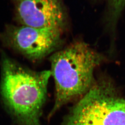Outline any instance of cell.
Instances as JSON below:
<instances>
[{
	"label": "cell",
	"instance_id": "obj_2",
	"mask_svg": "<svg viewBox=\"0 0 125 125\" xmlns=\"http://www.w3.org/2000/svg\"><path fill=\"white\" fill-rule=\"evenodd\" d=\"M104 58L83 41L73 42L51 56V72L55 81L56 96L50 116L89 90L93 84L94 69Z\"/></svg>",
	"mask_w": 125,
	"mask_h": 125
},
{
	"label": "cell",
	"instance_id": "obj_5",
	"mask_svg": "<svg viewBox=\"0 0 125 125\" xmlns=\"http://www.w3.org/2000/svg\"><path fill=\"white\" fill-rule=\"evenodd\" d=\"M16 20L21 25L62 31L66 14L62 0H14Z\"/></svg>",
	"mask_w": 125,
	"mask_h": 125
},
{
	"label": "cell",
	"instance_id": "obj_3",
	"mask_svg": "<svg viewBox=\"0 0 125 125\" xmlns=\"http://www.w3.org/2000/svg\"><path fill=\"white\" fill-rule=\"evenodd\" d=\"M67 118L93 125H125V100L112 85L99 83L83 95Z\"/></svg>",
	"mask_w": 125,
	"mask_h": 125
},
{
	"label": "cell",
	"instance_id": "obj_6",
	"mask_svg": "<svg viewBox=\"0 0 125 125\" xmlns=\"http://www.w3.org/2000/svg\"><path fill=\"white\" fill-rule=\"evenodd\" d=\"M109 8V21L111 26H115L125 7V0H107Z\"/></svg>",
	"mask_w": 125,
	"mask_h": 125
},
{
	"label": "cell",
	"instance_id": "obj_4",
	"mask_svg": "<svg viewBox=\"0 0 125 125\" xmlns=\"http://www.w3.org/2000/svg\"><path fill=\"white\" fill-rule=\"evenodd\" d=\"M62 31L27 26H8L0 33L6 45L32 60H39L54 52L61 42Z\"/></svg>",
	"mask_w": 125,
	"mask_h": 125
},
{
	"label": "cell",
	"instance_id": "obj_1",
	"mask_svg": "<svg viewBox=\"0 0 125 125\" xmlns=\"http://www.w3.org/2000/svg\"><path fill=\"white\" fill-rule=\"evenodd\" d=\"M50 71L35 72L4 54L1 59L0 93L5 106L20 125H41Z\"/></svg>",
	"mask_w": 125,
	"mask_h": 125
}]
</instances>
